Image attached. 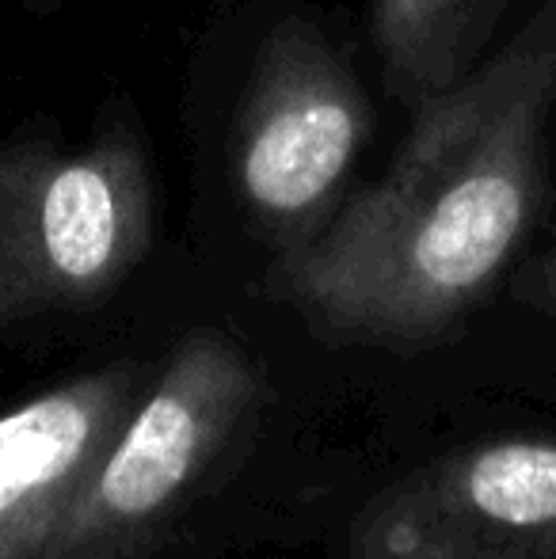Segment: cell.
<instances>
[{
    "label": "cell",
    "instance_id": "6da1fadb",
    "mask_svg": "<svg viewBox=\"0 0 556 559\" xmlns=\"http://www.w3.org/2000/svg\"><path fill=\"white\" fill-rule=\"evenodd\" d=\"M553 104L556 0L492 61L423 99L386 176L282 251L275 294L332 343L419 350L450 335L542 217Z\"/></svg>",
    "mask_w": 556,
    "mask_h": 559
},
{
    "label": "cell",
    "instance_id": "7a4b0ae2",
    "mask_svg": "<svg viewBox=\"0 0 556 559\" xmlns=\"http://www.w3.org/2000/svg\"><path fill=\"white\" fill-rule=\"evenodd\" d=\"M153 187L127 122L76 148L0 145V328L107 301L153 248Z\"/></svg>",
    "mask_w": 556,
    "mask_h": 559
},
{
    "label": "cell",
    "instance_id": "3957f363",
    "mask_svg": "<svg viewBox=\"0 0 556 559\" xmlns=\"http://www.w3.org/2000/svg\"><path fill=\"white\" fill-rule=\"evenodd\" d=\"M263 404L256 358L225 332L184 335L115 430L43 559H141Z\"/></svg>",
    "mask_w": 556,
    "mask_h": 559
},
{
    "label": "cell",
    "instance_id": "277c9868",
    "mask_svg": "<svg viewBox=\"0 0 556 559\" xmlns=\"http://www.w3.org/2000/svg\"><path fill=\"white\" fill-rule=\"evenodd\" d=\"M370 133L374 107L332 43L301 20L271 31L233 122V179L282 251L332 222Z\"/></svg>",
    "mask_w": 556,
    "mask_h": 559
},
{
    "label": "cell",
    "instance_id": "5b68a950",
    "mask_svg": "<svg viewBox=\"0 0 556 559\" xmlns=\"http://www.w3.org/2000/svg\"><path fill=\"white\" fill-rule=\"evenodd\" d=\"M351 559H556V438H496L397 479L358 514Z\"/></svg>",
    "mask_w": 556,
    "mask_h": 559
},
{
    "label": "cell",
    "instance_id": "8992f818",
    "mask_svg": "<svg viewBox=\"0 0 556 559\" xmlns=\"http://www.w3.org/2000/svg\"><path fill=\"white\" fill-rule=\"evenodd\" d=\"M141 384L115 361L0 412V559H43Z\"/></svg>",
    "mask_w": 556,
    "mask_h": 559
},
{
    "label": "cell",
    "instance_id": "52a82bcc",
    "mask_svg": "<svg viewBox=\"0 0 556 559\" xmlns=\"http://www.w3.org/2000/svg\"><path fill=\"white\" fill-rule=\"evenodd\" d=\"M507 0H370L386 84L416 111L473 69Z\"/></svg>",
    "mask_w": 556,
    "mask_h": 559
},
{
    "label": "cell",
    "instance_id": "ba28073f",
    "mask_svg": "<svg viewBox=\"0 0 556 559\" xmlns=\"http://www.w3.org/2000/svg\"><path fill=\"white\" fill-rule=\"evenodd\" d=\"M511 294L556 328V240L514 271Z\"/></svg>",
    "mask_w": 556,
    "mask_h": 559
}]
</instances>
